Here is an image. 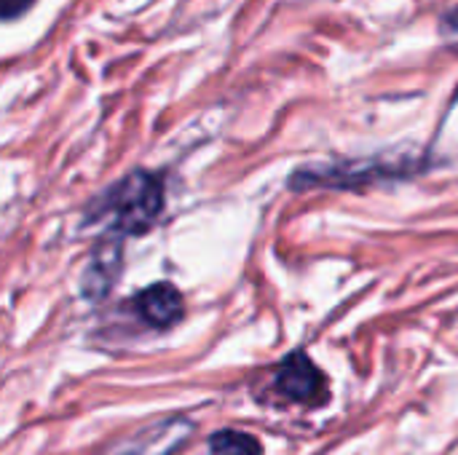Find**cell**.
Returning a JSON list of instances; mask_svg holds the SVG:
<instances>
[{"instance_id": "cell-2", "label": "cell", "mask_w": 458, "mask_h": 455, "mask_svg": "<svg viewBox=\"0 0 458 455\" xmlns=\"http://www.w3.org/2000/svg\"><path fill=\"white\" fill-rule=\"evenodd\" d=\"M191 434H193L191 418L169 416L110 442L97 455H172L191 440Z\"/></svg>"}, {"instance_id": "cell-7", "label": "cell", "mask_w": 458, "mask_h": 455, "mask_svg": "<svg viewBox=\"0 0 458 455\" xmlns=\"http://www.w3.org/2000/svg\"><path fill=\"white\" fill-rule=\"evenodd\" d=\"M32 3H35V0H0V13H3L5 19H16V16H21L24 11H30Z\"/></svg>"}, {"instance_id": "cell-1", "label": "cell", "mask_w": 458, "mask_h": 455, "mask_svg": "<svg viewBox=\"0 0 458 455\" xmlns=\"http://www.w3.org/2000/svg\"><path fill=\"white\" fill-rule=\"evenodd\" d=\"M164 209V182L153 172L137 169L113 182L89 212V220L110 217L113 233L137 236L145 233Z\"/></svg>"}, {"instance_id": "cell-5", "label": "cell", "mask_w": 458, "mask_h": 455, "mask_svg": "<svg viewBox=\"0 0 458 455\" xmlns=\"http://www.w3.org/2000/svg\"><path fill=\"white\" fill-rule=\"evenodd\" d=\"M118 274H121V241L110 233L94 247L89 257L83 274V295H89L91 300H102L113 290Z\"/></svg>"}, {"instance_id": "cell-8", "label": "cell", "mask_w": 458, "mask_h": 455, "mask_svg": "<svg viewBox=\"0 0 458 455\" xmlns=\"http://www.w3.org/2000/svg\"><path fill=\"white\" fill-rule=\"evenodd\" d=\"M440 32H443L448 40H458V5L456 8H451V11H445V16H443V21H440Z\"/></svg>"}, {"instance_id": "cell-9", "label": "cell", "mask_w": 458, "mask_h": 455, "mask_svg": "<svg viewBox=\"0 0 458 455\" xmlns=\"http://www.w3.org/2000/svg\"><path fill=\"white\" fill-rule=\"evenodd\" d=\"M456 99H458V94H456Z\"/></svg>"}, {"instance_id": "cell-3", "label": "cell", "mask_w": 458, "mask_h": 455, "mask_svg": "<svg viewBox=\"0 0 458 455\" xmlns=\"http://www.w3.org/2000/svg\"><path fill=\"white\" fill-rule=\"evenodd\" d=\"M276 392L290 402H298L306 408H319L327 402V378L309 359V354L295 351L279 365Z\"/></svg>"}, {"instance_id": "cell-6", "label": "cell", "mask_w": 458, "mask_h": 455, "mask_svg": "<svg viewBox=\"0 0 458 455\" xmlns=\"http://www.w3.org/2000/svg\"><path fill=\"white\" fill-rule=\"evenodd\" d=\"M212 455H260V442L247 432L223 429L209 437Z\"/></svg>"}, {"instance_id": "cell-4", "label": "cell", "mask_w": 458, "mask_h": 455, "mask_svg": "<svg viewBox=\"0 0 458 455\" xmlns=\"http://www.w3.org/2000/svg\"><path fill=\"white\" fill-rule=\"evenodd\" d=\"M134 308L140 314V319L156 330H169L174 327L182 314H185V300L180 295V290L169 282H158L148 290H142L134 300Z\"/></svg>"}]
</instances>
